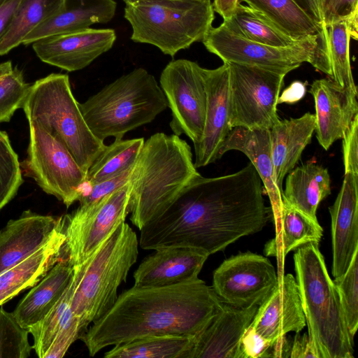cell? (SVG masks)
<instances>
[{
  "label": "cell",
  "mask_w": 358,
  "mask_h": 358,
  "mask_svg": "<svg viewBox=\"0 0 358 358\" xmlns=\"http://www.w3.org/2000/svg\"><path fill=\"white\" fill-rule=\"evenodd\" d=\"M294 264L308 336L317 358L353 357L354 338L319 243L295 250Z\"/></svg>",
  "instance_id": "obj_4"
},
{
  "label": "cell",
  "mask_w": 358,
  "mask_h": 358,
  "mask_svg": "<svg viewBox=\"0 0 358 358\" xmlns=\"http://www.w3.org/2000/svg\"><path fill=\"white\" fill-rule=\"evenodd\" d=\"M223 304L201 279L169 286H133L92 323L80 339L91 357L102 349L143 336L180 334L196 336Z\"/></svg>",
  "instance_id": "obj_2"
},
{
  "label": "cell",
  "mask_w": 358,
  "mask_h": 358,
  "mask_svg": "<svg viewBox=\"0 0 358 358\" xmlns=\"http://www.w3.org/2000/svg\"><path fill=\"white\" fill-rule=\"evenodd\" d=\"M322 28L345 21L351 38H358V0H295Z\"/></svg>",
  "instance_id": "obj_35"
},
{
  "label": "cell",
  "mask_w": 358,
  "mask_h": 358,
  "mask_svg": "<svg viewBox=\"0 0 358 358\" xmlns=\"http://www.w3.org/2000/svg\"><path fill=\"white\" fill-rule=\"evenodd\" d=\"M196 336L157 334L114 345L105 358H192Z\"/></svg>",
  "instance_id": "obj_30"
},
{
  "label": "cell",
  "mask_w": 358,
  "mask_h": 358,
  "mask_svg": "<svg viewBox=\"0 0 358 358\" xmlns=\"http://www.w3.org/2000/svg\"><path fill=\"white\" fill-rule=\"evenodd\" d=\"M64 0H20L13 18L0 40V55L22 43L25 37L62 8Z\"/></svg>",
  "instance_id": "obj_33"
},
{
  "label": "cell",
  "mask_w": 358,
  "mask_h": 358,
  "mask_svg": "<svg viewBox=\"0 0 358 358\" xmlns=\"http://www.w3.org/2000/svg\"><path fill=\"white\" fill-rule=\"evenodd\" d=\"M30 86L10 61L0 64V123L9 122L15 110L22 108Z\"/></svg>",
  "instance_id": "obj_38"
},
{
  "label": "cell",
  "mask_w": 358,
  "mask_h": 358,
  "mask_svg": "<svg viewBox=\"0 0 358 358\" xmlns=\"http://www.w3.org/2000/svg\"><path fill=\"white\" fill-rule=\"evenodd\" d=\"M74 287L75 277L73 269L70 282L59 300L40 322L28 329L34 339L32 347L39 358H44L60 327L72 314L71 301Z\"/></svg>",
  "instance_id": "obj_37"
},
{
  "label": "cell",
  "mask_w": 358,
  "mask_h": 358,
  "mask_svg": "<svg viewBox=\"0 0 358 358\" xmlns=\"http://www.w3.org/2000/svg\"><path fill=\"white\" fill-rule=\"evenodd\" d=\"M316 128L315 115L279 120L269 129L275 182L282 190L285 177L295 167Z\"/></svg>",
  "instance_id": "obj_24"
},
{
  "label": "cell",
  "mask_w": 358,
  "mask_h": 358,
  "mask_svg": "<svg viewBox=\"0 0 358 358\" xmlns=\"http://www.w3.org/2000/svg\"><path fill=\"white\" fill-rule=\"evenodd\" d=\"M227 64L231 127L270 129L280 120L277 105L285 76L257 66Z\"/></svg>",
  "instance_id": "obj_12"
},
{
  "label": "cell",
  "mask_w": 358,
  "mask_h": 358,
  "mask_svg": "<svg viewBox=\"0 0 358 358\" xmlns=\"http://www.w3.org/2000/svg\"><path fill=\"white\" fill-rule=\"evenodd\" d=\"M64 241L61 227L41 249L0 273V306L40 281L60 259Z\"/></svg>",
  "instance_id": "obj_27"
},
{
  "label": "cell",
  "mask_w": 358,
  "mask_h": 358,
  "mask_svg": "<svg viewBox=\"0 0 358 358\" xmlns=\"http://www.w3.org/2000/svg\"><path fill=\"white\" fill-rule=\"evenodd\" d=\"M22 182L18 156L7 134L0 130V210L14 198Z\"/></svg>",
  "instance_id": "obj_39"
},
{
  "label": "cell",
  "mask_w": 358,
  "mask_h": 358,
  "mask_svg": "<svg viewBox=\"0 0 358 358\" xmlns=\"http://www.w3.org/2000/svg\"><path fill=\"white\" fill-rule=\"evenodd\" d=\"M221 24L236 36L275 47H288L301 40L290 36L260 12L241 3Z\"/></svg>",
  "instance_id": "obj_32"
},
{
  "label": "cell",
  "mask_w": 358,
  "mask_h": 358,
  "mask_svg": "<svg viewBox=\"0 0 358 358\" xmlns=\"http://www.w3.org/2000/svg\"><path fill=\"white\" fill-rule=\"evenodd\" d=\"M262 181L250 162L231 174L195 176L173 203L140 229L144 250L192 247L209 255L260 231L273 217Z\"/></svg>",
  "instance_id": "obj_1"
},
{
  "label": "cell",
  "mask_w": 358,
  "mask_h": 358,
  "mask_svg": "<svg viewBox=\"0 0 358 358\" xmlns=\"http://www.w3.org/2000/svg\"><path fill=\"white\" fill-rule=\"evenodd\" d=\"M292 338L287 334L272 341L268 357L287 358L290 357Z\"/></svg>",
  "instance_id": "obj_48"
},
{
  "label": "cell",
  "mask_w": 358,
  "mask_h": 358,
  "mask_svg": "<svg viewBox=\"0 0 358 358\" xmlns=\"http://www.w3.org/2000/svg\"><path fill=\"white\" fill-rule=\"evenodd\" d=\"M72 274L66 260L57 262L16 306L13 313L17 322L27 329L40 322L59 300Z\"/></svg>",
  "instance_id": "obj_26"
},
{
  "label": "cell",
  "mask_w": 358,
  "mask_h": 358,
  "mask_svg": "<svg viewBox=\"0 0 358 358\" xmlns=\"http://www.w3.org/2000/svg\"><path fill=\"white\" fill-rule=\"evenodd\" d=\"M331 194L328 170L314 161L294 168L287 175L282 201L313 220L320 202Z\"/></svg>",
  "instance_id": "obj_28"
},
{
  "label": "cell",
  "mask_w": 358,
  "mask_h": 358,
  "mask_svg": "<svg viewBox=\"0 0 358 358\" xmlns=\"http://www.w3.org/2000/svg\"><path fill=\"white\" fill-rule=\"evenodd\" d=\"M116 6L114 0H64L61 10L29 34L22 44L107 23L114 17Z\"/></svg>",
  "instance_id": "obj_25"
},
{
  "label": "cell",
  "mask_w": 358,
  "mask_h": 358,
  "mask_svg": "<svg viewBox=\"0 0 358 358\" xmlns=\"http://www.w3.org/2000/svg\"><path fill=\"white\" fill-rule=\"evenodd\" d=\"M342 139L345 173L358 174V115Z\"/></svg>",
  "instance_id": "obj_45"
},
{
  "label": "cell",
  "mask_w": 358,
  "mask_h": 358,
  "mask_svg": "<svg viewBox=\"0 0 358 358\" xmlns=\"http://www.w3.org/2000/svg\"><path fill=\"white\" fill-rule=\"evenodd\" d=\"M260 12L282 31L296 39L328 37L327 29L319 26L295 0H240Z\"/></svg>",
  "instance_id": "obj_31"
},
{
  "label": "cell",
  "mask_w": 358,
  "mask_h": 358,
  "mask_svg": "<svg viewBox=\"0 0 358 358\" xmlns=\"http://www.w3.org/2000/svg\"><path fill=\"white\" fill-rule=\"evenodd\" d=\"M138 255L136 234L124 222L89 259L73 266L75 287L71 309L85 331L115 304L118 287L126 282Z\"/></svg>",
  "instance_id": "obj_5"
},
{
  "label": "cell",
  "mask_w": 358,
  "mask_h": 358,
  "mask_svg": "<svg viewBox=\"0 0 358 358\" xmlns=\"http://www.w3.org/2000/svg\"><path fill=\"white\" fill-rule=\"evenodd\" d=\"M154 251L134 271V286L162 287L196 280L210 256L192 247H169Z\"/></svg>",
  "instance_id": "obj_18"
},
{
  "label": "cell",
  "mask_w": 358,
  "mask_h": 358,
  "mask_svg": "<svg viewBox=\"0 0 358 358\" xmlns=\"http://www.w3.org/2000/svg\"><path fill=\"white\" fill-rule=\"evenodd\" d=\"M271 344L272 341L264 338L250 325L241 340L243 358H267Z\"/></svg>",
  "instance_id": "obj_44"
},
{
  "label": "cell",
  "mask_w": 358,
  "mask_h": 358,
  "mask_svg": "<svg viewBox=\"0 0 358 358\" xmlns=\"http://www.w3.org/2000/svg\"><path fill=\"white\" fill-rule=\"evenodd\" d=\"M331 79L343 87L357 90L350 60L351 39L345 21L332 23L327 27Z\"/></svg>",
  "instance_id": "obj_36"
},
{
  "label": "cell",
  "mask_w": 358,
  "mask_h": 358,
  "mask_svg": "<svg viewBox=\"0 0 358 358\" xmlns=\"http://www.w3.org/2000/svg\"><path fill=\"white\" fill-rule=\"evenodd\" d=\"M257 308H239L223 302L218 313L196 336L192 358H243L241 340Z\"/></svg>",
  "instance_id": "obj_22"
},
{
  "label": "cell",
  "mask_w": 358,
  "mask_h": 358,
  "mask_svg": "<svg viewBox=\"0 0 358 358\" xmlns=\"http://www.w3.org/2000/svg\"><path fill=\"white\" fill-rule=\"evenodd\" d=\"M9 0H0V4L3 3Z\"/></svg>",
  "instance_id": "obj_52"
},
{
  "label": "cell",
  "mask_w": 358,
  "mask_h": 358,
  "mask_svg": "<svg viewBox=\"0 0 358 358\" xmlns=\"http://www.w3.org/2000/svg\"><path fill=\"white\" fill-rule=\"evenodd\" d=\"M198 174L185 140L174 134L152 135L144 141L130 176L132 224L140 230L162 215Z\"/></svg>",
  "instance_id": "obj_3"
},
{
  "label": "cell",
  "mask_w": 358,
  "mask_h": 358,
  "mask_svg": "<svg viewBox=\"0 0 358 358\" xmlns=\"http://www.w3.org/2000/svg\"><path fill=\"white\" fill-rule=\"evenodd\" d=\"M133 167L106 180L90 185L86 184L87 187L85 184L78 199L79 206H90L128 183Z\"/></svg>",
  "instance_id": "obj_43"
},
{
  "label": "cell",
  "mask_w": 358,
  "mask_h": 358,
  "mask_svg": "<svg viewBox=\"0 0 358 358\" xmlns=\"http://www.w3.org/2000/svg\"><path fill=\"white\" fill-rule=\"evenodd\" d=\"M29 123L27 174L47 194L69 208L78 201L86 182L87 173L57 138L35 122Z\"/></svg>",
  "instance_id": "obj_10"
},
{
  "label": "cell",
  "mask_w": 358,
  "mask_h": 358,
  "mask_svg": "<svg viewBox=\"0 0 358 358\" xmlns=\"http://www.w3.org/2000/svg\"><path fill=\"white\" fill-rule=\"evenodd\" d=\"M305 90V87L303 83L300 82H294L284 92L281 96H279L278 103L282 102L292 103L300 99L303 96L296 94V92Z\"/></svg>",
  "instance_id": "obj_50"
},
{
  "label": "cell",
  "mask_w": 358,
  "mask_h": 358,
  "mask_svg": "<svg viewBox=\"0 0 358 358\" xmlns=\"http://www.w3.org/2000/svg\"><path fill=\"white\" fill-rule=\"evenodd\" d=\"M275 220L280 224V236L266 243V255L283 259L289 252L306 244L319 243L322 237L323 229L317 220L310 218L283 201Z\"/></svg>",
  "instance_id": "obj_29"
},
{
  "label": "cell",
  "mask_w": 358,
  "mask_h": 358,
  "mask_svg": "<svg viewBox=\"0 0 358 358\" xmlns=\"http://www.w3.org/2000/svg\"><path fill=\"white\" fill-rule=\"evenodd\" d=\"M197 1H206V0H197Z\"/></svg>",
  "instance_id": "obj_53"
},
{
  "label": "cell",
  "mask_w": 358,
  "mask_h": 358,
  "mask_svg": "<svg viewBox=\"0 0 358 358\" xmlns=\"http://www.w3.org/2000/svg\"><path fill=\"white\" fill-rule=\"evenodd\" d=\"M159 83L171 110L169 125L173 134H185L197 144L203 136L206 113L203 67L188 59L173 60L163 69Z\"/></svg>",
  "instance_id": "obj_13"
},
{
  "label": "cell",
  "mask_w": 358,
  "mask_h": 358,
  "mask_svg": "<svg viewBox=\"0 0 358 358\" xmlns=\"http://www.w3.org/2000/svg\"><path fill=\"white\" fill-rule=\"evenodd\" d=\"M232 150L245 154L257 170L270 199L273 217L276 220L282 205V191L275 182L269 129L233 127L220 148L219 159Z\"/></svg>",
  "instance_id": "obj_23"
},
{
  "label": "cell",
  "mask_w": 358,
  "mask_h": 358,
  "mask_svg": "<svg viewBox=\"0 0 358 358\" xmlns=\"http://www.w3.org/2000/svg\"><path fill=\"white\" fill-rule=\"evenodd\" d=\"M115 40L116 34L112 29L90 27L43 38L31 44L42 62L75 71L87 67L110 50Z\"/></svg>",
  "instance_id": "obj_15"
},
{
  "label": "cell",
  "mask_w": 358,
  "mask_h": 358,
  "mask_svg": "<svg viewBox=\"0 0 358 358\" xmlns=\"http://www.w3.org/2000/svg\"><path fill=\"white\" fill-rule=\"evenodd\" d=\"M85 333L79 318L72 313L60 327L44 358L63 357L71 344Z\"/></svg>",
  "instance_id": "obj_42"
},
{
  "label": "cell",
  "mask_w": 358,
  "mask_h": 358,
  "mask_svg": "<svg viewBox=\"0 0 358 358\" xmlns=\"http://www.w3.org/2000/svg\"><path fill=\"white\" fill-rule=\"evenodd\" d=\"M79 107L92 134L104 141L122 138L131 130L153 121L166 109V98L154 76L135 69L89 97Z\"/></svg>",
  "instance_id": "obj_6"
},
{
  "label": "cell",
  "mask_w": 358,
  "mask_h": 358,
  "mask_svg": "<svg viewBox=\"0 0 358 358\" xmlns=\"http://www.w3.org/2000/svg\"><path fill=\"white\" fill-rule=\"evenodd\" d=\"M315 106L316 137L326 150L342 139L358 115L357 90L340 86L333 79L315 80L309 90Z\"/></svg>",
  "instance_id": "obj_17"
},
{
  "label": "cell",
  "mask_w": 358,
  "mask_h": 358,
  "mask_svg": "<svg viewBox=\"0 0 358 358\" xmlns=\"http://www.w3.org/2000/svg\"><path fill=\"white\" fill-rule=\"evenodd\" d=\"M206 91V113L201 141L194 145L195 167L219 159L220 148L231 130L230 124L229 69L227 62L214 69L203 68Z\"/></svg>",
  "instance_id": "obj_16"
},
{
  "label": "cell",
  "mask_w": 358,
  "mask_h": 358,
  "mask_svg": "<svg viewBox=\"0 0 358 358\" xmlns=\"http://www.w3.org/2000/svg\"><path fill=\"white\" fill-rule=\"evenodd\" d=\"M129 198V182L97 202L79 206L71 213L62 216L65 235L62 251L72 266L89 259L117 227L125 222Z\"/></svg>",
  "instance_id": "obj_11"
},
{
  "label": "cell",
  "mask_w": 358,
  "mask_h": 358,
  "mask_svg": "<svg viewBox=\"0 0 358 358\" xmlns=\"http://www.w3.org/2000/svg\"><path fill=\"white\" fill-rule=\"evenodd\" d=\"M347 326L354 338L358 328V252H356L346 271L335 278Z\"/></svg>",
  "instance_id": "obj_41"
},
{
  "label": "cell",
  "mask_w": 358,
  "mask_h": 358,
  "mask_svg": "<svg viewBox=\"0 0 358 358\" xmlns=\"http://www.w3.org/2000/svg\"><path fill=\"white\" fill-rule=\"evenodd\" d=\"M29 332L16 320L13 313L0 308V358H27L33 347Z\"/></svg>",
  "instance_id": "obj_40"
},
{
  "label": "cell",
  "mask_w": 358,
  "mask_h": 358,
  "mask_svg": "<svg viewBox=\"0 0 358 358\" xmlns=\"http://www.w3.org/2000/svg\"><path fill=\"white\" fill-rule=\"evenodd\" d=\"M143 138H115L96 159L87 172L90 185L115 177L134 166L144 143Z\"/></svg>",
  "instance_id": "obj_34"
},
{
  "label": "cell",
  "mask_w": 358,
  "mask_h": 358,
  "mask_svg": "<svg viewBox=\"0 0 358 358\" xmlns=\"http://www.w3.org/2000/svg\"><path fill=\"white\" fill-rule=\"evenodd\" d=\"M20 0H9L0 4V40L8 29Z\"/></svg>",
  "instance_id": "obj_47"
},
{
  "label": "cell",
  "mask_w": 358,
  "mask_h": 358,
  "mask_svg": "<svg viewBox=\"0 0 358 358\" xmlns=\"http://www.w3.org/2000/svg\"><path fill=\"white\" fill-rule=\"evenodd\" d=\"M22 108L62 143L82 169H88L106 148L87 124L66 74L51 73L31 85Z\"/></svg>",
  "instance_id": "obj_7"
},
{
  "label": "cell",
  "mask_w": 358,
  "mask_h": 358,
  "mask_svg": "<svg viewBox=\"0 0 358 358\" xmlns=\"http://www.w3.org/2000/svg\"><path fill=\"white\" fill-rule=\"evenodd\" d=\"M317 358V356L310 345L308 334L303 335L300 332L296 333L292 338L290 352V358Z\"/></svg>",
  "instance_id": "obj_46"
},
{
  "label": "cell",
  "mask_w": 358,
  "mask_h": 358,
  "mask_svg": "<svg viewBox=\"0 0 358 358\" xmlns=\"http://www.w3.org/2000/svg\"><path fill=\"white\" fill-rule=\"evenodd\" d=\"M250 325L264 338L273 341L289 332H300L306 326L295 277L283 275L264 301L258 306Z\"/></svg>",
  "instance_id": "obj_20"
},
{
  "label": "cell",
  "mask_w": 358,
  "mask_h": 358,
  "mask_svg": "<svg viewBox=\"0 0 358 358\" xmlns=\"http://www.w3.org/2000/svg\"><path fill=\"white\" fill-rule=\"evenodd\" d=\"M126 5H131L138 2L139 0H122Z\"/></svg>",
  "instance_id": "obj_51"
},
{
  "label": "cell",
  "mask_w": 358,
  "mask_h": 358,
  "mask_svg": "<svg viewBox=\"0 0 358 358\" xmlns=\"http://www.w3.org/2000/svg\"><path fill=\"white\" fill-rule=\"evenodd\" d=\"M202 42L223 62L257 66L285 76L308 62L331 78L328 37L313 36L288 47H275L236 36L220 24L212 27Z\"/></svg>",
  "instance_id": "obj_9"
},
{
  "label": "cell",
  "mask_w": 358,
  "mask_h": 358,
  "mask_svg": "<svg viewBox=\"0 0 358 358\" xmlns=\"http://www.w3.org/2000/svg\"><path fill=\"white\" fill-rule=\"evenodd\" d=\"M62 217L29 210L0 229V273L31 256L61 229Z\"/></svg>",
  "instance_id": "obj_19"
},
{
  "label": "cell",
  "mask_w": 358,
  "mask_h": 358,
  "mask_svg": "<svg viewBox=\"0 0 358 358\" xmlns=\"http://www.w3.org/2000/svg\"><path fill=\"white\" fill-rule=\"evenodd\" d=\"M239 3L240 0H213L212 4L214 11L225 20L231 16Z\"/></svg>",
  "instance_id": "obj_49"
},
{
  "label": "cell",
  "mask_w": 358,
  "mask_h": 358,
  "mask_svg": "<svg viewBox=\"0 0 358 358\" xmlns=\"http://www.w3.org/2000/svg\"><path fill=\"white\" fill-rule=\"evenodd\" d=\"M278 280L268 258L245 252L225 259L215 270L212 288L224 303L246 308L261 305Z\"/></svg>",
  "instance_id": "obj_14"
},
{
  "label": "cell",
  "mask_w": 358,
  "mask_h": 358,
  "mask_svg": "<svg viewBox=\"0 0 358 358\" xmlns=\"http://www.w3.org/2000/svg\"><path fill=\"white\" fill-rule=\"evenodd\" d=\"M211 0H139L126 5L131 39L158 48L173 57L202 41L215 18Z\"/></svg>",
  "instance_id": "obj_8"
},
{
  "label": "cell",
  "mask_w": 358,
  "mask_h": 358,
  "mask_svg": "<svg viewBox=\"0 0 358 358\" xmlns=\"http://www.w3.org/2000/svg\"><path fill=\"white\" fill-rule=\"evenodd\" d=\"M331 220L334 278L342 275L358 252V174L345 173L339 193L329 208Z\"/></svg>",
  "instance_id": "obj_21"
}]
</instances>
